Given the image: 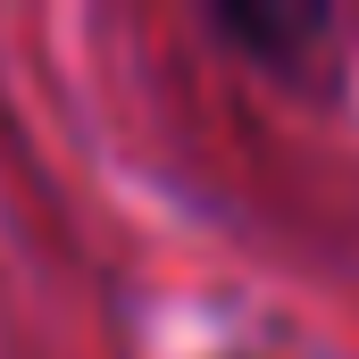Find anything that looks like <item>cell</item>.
<instances>
[{
	"label": "cell",
	"mask_w": 359,
	"mask_h": 359,
	"mask_svg": "<svg viewBox=\"0 0 359 359\" xmlns=\"http://www.w3.org/2000/svg\"><path fill=\"white\" fill-rule=\"evenodd\" d=\"M209 34L234 59L292 76V67H309L334 42V8L326 0H209Z\"/></svg>",
	"instance_id": "cell-1"
}]
</instances>
